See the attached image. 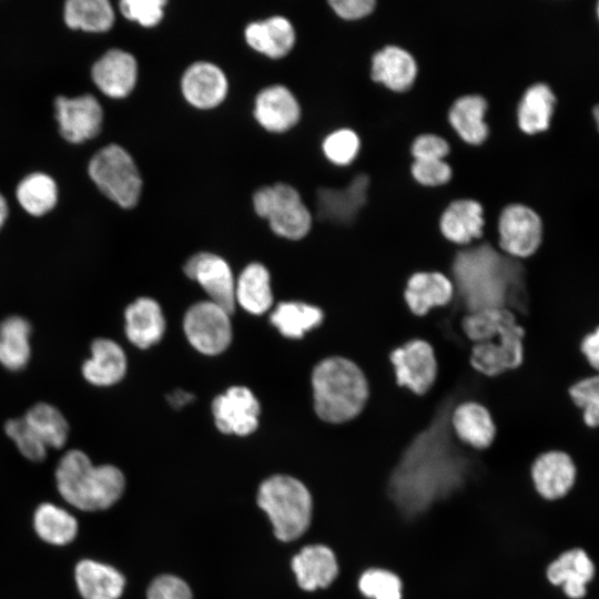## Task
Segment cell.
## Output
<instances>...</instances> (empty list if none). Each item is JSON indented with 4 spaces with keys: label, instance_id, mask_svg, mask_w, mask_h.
I'll return each instance as SVG.
<instances>
[{
    "label": "cell",
    "instance_id": "6da1fadb",
    "mask_svg": "<svg viewBox=\"0 0 599 599\" xmlns=\"http://www.w3.org/2000/svg\"><path fill=\"white\" fill-rule=\"evenodd\" d=\"M461 328L474 345L469 363L489 377L518 368L524 361L525 329L506 308H487L468 313Z\"/></svg>",
    "mask_w": 599,
    "mask_h": 599
},
{
    "label": "cell",
    "instance_id": "7a4b0ae2",
    "mask_svg": "<svg viewBox=\"0 0 599 599\" xmlns=\"http://www.w3.org/2000/svg\"><path fill=\"white\" fill-rule=\"evenodd\" d=\"M517 272L515 262L489 244L459 251L453 263L454 286L458 287L468 313L505 307Z\"/></svg>",
    "mask_w": 599,
    "mask_h": 599
},
{
    "label": "cell",
    "instance_id": "3957f363",
    "mask_svg": "<svg viewBox=\"0 0 599 599\" xmlns=\"http://www.w3.org/2000/svg\"><path fill=\"white\" fill-rule=\"evenodd\" d=\"M55 480L63 499L83 511L110 508L125 489V477L120 468L111 464L93 465L80 449H70L61 457Z\"/></svg>",
    "mask_w": 599,
    "mask_h": 599
},
{
    "label": "cell",
    "instance_id": "277c9868",
    "mask_svg": "<svg viewBox=\"0 0 599 599\" xmlns=\"http://www.w3.org/2000/svg\"><path fill=\"white\" fill-rule=\"evenodd\" d=\"M312 386L317 416L333 424L354 419L369 397L363 370L353 361L341 356L325 358L314 367Z\"/></svg>",
    "mask_w": 599,
    "mask_h": 599
},
{
    "label": "cell",
    "instance_id": "5b68a950",
    "mask_svg": "<svg viewBox=\"0 0 599 599\" xmlns=\"http://www.w3.org/2000/svg\"><path fill=\"white\" fill-rule=\"evenodd\" d=\"M256 500L268 517L275 537L282 541L295 540L311 525V493L292 476L274 475L265 479L258 488Z\"/></svg>",
    "mask_w": 599,
    "mask_h": 599
},
{
    "label": "cell",
    "instance_id": "8992f818",
    "mask_svg": "<svg viewBox=\"0 0 599 599\" xmlns=\"http://www.w3.org/2000/svg\"><path fill=\"white\" fill-rule=\"evenodd\" d=\"M89 175L99 190L123 209L139 202L142 180L131 155L120 145L110 144L90 160Z\"/></svg>",
    "mask_w": 599,
    "mask_h": 599
},
{
    "label": "cell",
    "instance_id": "52a82bcc",
    "mask_svg": "<svg viewBox=\"0 0 599 599\" xmlns=\"http://www.w3.org/2000/svg\"><path fill=\"white\" fill-rule=\"evenodd\" d=\"M252 199L256 214L268 221L275 234L288 240H300L309 232L311 212L292 185L280 182L262 186L255 191Z\"/></svg>",
    "mask_w": 599,
    "mask_h": 599
},
{
    "label": "cell",
    "instance_id": "ba28073f",
    "mask_svg": "<svg viewBox=\"0 0 599 599\" xmlns=\"http://www.w3.org/2000/svg\"><path fill=\"white\" fill-rule=\"evenodd\" d=\"M190 344L205 355L224 352L232 339L230 314L211 301L192 305L183 321Z\"/></svg>",
    "mask_w": 599,
    "mask_h": 599
},
{
    "label": "cell",
    "instance_id": "9c48e42d",
    "mask_svg": "<svg viewBox=\"0 0 599 599\" xmlns=\"http://www.w3.org/2000/svg\"><path fill=\"white\" fill-rule=\"evenodd\" d=\"M396 383L412 393L423 396L437 379L438 363L430 343L414 338L394 348L389 354Z\"/></svg>",
    "mask_w": 599,
    "mask_h": 599
},
{
    "label": "cell",
    "instance_id": "30bf717a",
    "mask_svg": "<svg viewBox=\"0 0 599 599\" xmlns=\"http://www.w3.org/2000/svg\"><path fill=\"white\" fill-rule=\"evenodd\" d=\"M499 247L511 258L534 255L542 242V221L529 206L509 204L498 220Z\"/></svg>",
    "mask_w": 599,
    "mask_h": 599
},
{
    "label": "cell",
    "instance_id": "8fae6325",
    "mask_svg": "<svg viewBox=\"0 0 599 599\" xmlns=\"http://www.w3.org/2000/svg\"><path fill=\"white\" fill-rule=\"evenodd\" d=\"M187 277L197 282L210 301L225 309L230 315L235 308V281L227 262L221 256L200 252L184 264Z\"/></svg>",
    "mask_w": 599,
    "mask_h": 599
},
{
    "label": "cell",
    "instance_id": "7c38bea8",
    "mask_svg": "<svg viewBox=\"0 0 599 599\" xmlns=\"http://www.w3.org/2000/svg\"><path fill=\"white\" fill-rule=\"evenodd\" d=\"M261 407L255 395L244 386H233L216 396L212 414L216 428L223 434L246 436L258 426Z\"/></svg>",
    "mask_w": 599,
    "mask_h": 599
},
{
    "label": "cell",
    "instance_id": "4fadbf2b",
    "mask_svg": "<svg viewBox=\"0 0 599 599\" xmlns=\"http://www.w3.org/2000/svg\"><path fill=\"white\" fill-rule=\"evenodd\" d=\"M54 108L60 134L67 141L81 143L101 131L103 111L93 95L58 97Z\"/></svg>",
    "mask_w": 599,
    "mask_h": 599
},
{
    "label": "cell",
    "instance_id": "5bb4252c",
    "mask_svg": "<svg viewBox=\"0 0 599 599\" xmlns=\"http://www.w3.org/2000/svg\"><path fill=\"white\" fill-rule=\"evenodd\" d=\"M577 467L572 457L562 450L539 454L530 466V478L537 494L546 500L565 497L573 487Z\"/></svg>",
    "mask_w": 599,
    "mask_h": 599
},
{
    "label": "cell",
    "instance_id": "9a60e30c",
    "mask_svg": "<svg viewBox=\"0 0 599 599\" xmlns=\"http://www.w3.org/2000/svg\"><path fill=\"white\" fill-rule=\"evenodd\" d=\"M128 370V357L122 346L112 338L97 337L90 344V356L81 365L83 379L100 388L122 382Z\"/></svg>",
    "mask_w": 599,
    "mask_h": 599
},
{
    "label": "cell",
    "instance_id": "2e32d148",
    "mask_svg": "<svg viewBox=\"0 0 599 599\" xmlns=\"http://www.w3.org/2000/svg\"><path fill=\"white\" fill-rule=\"evenodd\" d=\"M595 577V565L580 547H573L559 554L546 567L549 583L560 587L569 599H582L587 586Z\"/></svg>",
    "mask_w": 599,
    "mask_h": 599
},
{
    "label": "cell",
    "instance_id": "e0dca14e",
    "mask_svg": "<svg viewBox=\"0 0 599 599\" xmlns=\"http://www.w3.org/2000/svg\"><path fill=\"white\" fill-rule=\"evenodd\" d=\"M369 176L356 175L344 189L322 187L317 191V214L323 221L349 224L367 202Z\"/></svg>",
    "mask_w": 599,
    "mask_h": 599
},
{
    "label": "cell",
    "instance_id": "ac0fdd59",
    "mask_svg": "<svg viewBox=\"0 0 599 599\" xmlns=\"http://www.w3.org/2000/svg\"><path fill=\"white\" fill-rule=\"evenodd\" d=\"M181 89L185 100L197 109H212L223 102L229 83L214 63L197 61L183 73Z\"/></svg>",
    "mask_w": 599,
    "mask_h": 599
},
{
    "label": "cell",
    "instance_id": "d6986e66",
    "mask_svg": "<svg viewBox=\"0 0 599 599\" xmlns=\"http://www.w3.org/2000/svg\"><path fill=\"white\" fill-rule=\"evenodd\" d=\"M448 425L461 443L477 450L490 447L497 434L489 409L475 400L461 402L453 408Z\"/></svg>",
    "mask_w": 599,
    "mask_h": 599
},
{
    "label": "cell",
    "instance_id": "ffe728a7",
    "mask_svg": "<svg viewBox=\"0 0 599 599\" xmlns=\"http://www.w3.org/2000/svg\"><path fill=\"white\" fill-rule=\"evenodd\" d=\"M124 334L140 349L158 344L165 332V318L160 304L148 296L131 302L124 309Z\"/></svg>",
    "mask_w": 599,
    "mask_h": 599
},
{
    "label": "cell",
    "instance_id": "44dd1931",
    "mask_svg": "<svg viewBox=\"0 0 599 599\" xmlns=\"http://www.w3.org/2000/svg\"><path fill=\"white\" fill-rule=\"evenodd\" d=\"M455 294L454 282L440 272H416L404 290V300L416 316H425L435 307L448 305Z\"/></svg>",
    "mask_w": 599,
    "mask_h": 599
},
{
    "label": "cell",
    "instance_id": "7402d4cb",
    "mask_svg": "<svg viewBox=\"0 0 599 599\" xmlns=\"http://www.w3.org/2000/svg\"><path fill=\"white\" fill-rule=\"evenodd\" d=\"M92 79L108 97L124 98L136 83V60L126 51L109 50L94 63Z\"/></svg>",
    "mask_w": 599,
    "mask_h": 599
},
{
    "label": "cell",
    "instance_id": "603a6c76",
    "mask_svg": "<svg viewBox=\"0 0 599 599\" xmlns=\"http://www.w3.org/2000/svg\"><path fill=\"white\" fill-rule=\"evenodd\" d=\"M254 116L265 130L282 133L298 122L301 109L290 89L276 84L263 89L257 94Z\"/></svg>",
    "mask_w": 599,
    "mask_h": 599
},
{
    "label": "cell",
    "instance_id": "cb8c5ba5",
    "mask_svg": "<svg viewBox=\"0 0 599 599\" xmlns=\"http://www.w3.org/2000/svg\"><path fill=\"white\" fill-rule=\"evenodd\" d=\"M298 586L306 591L328 587L338 575L334 551L325 545H308L291 562Z\"/></svg>",
    "mask_w": 599,
    "mask_h": 599
},
{
    "label": "cell",
    "instance_id": "d4e9b609",
    "mask_svg": "<svg viewBox=\"0 0 599 599\" xmlns=\"http://www.w3.org/2000/svg\"><path fill=\"white\" fill-rule=\"evenodd\" d=\"M417 64L414 57L397 45H386L372 58L370 77L395 92H404L414 84Z\"/></svg>",
    "mask_w": 599,
    "mask_h": 599
},
{
    "label": "cell",
    "instance_id": "484cf974",
    "mask_svg": "<svg viewBox=\"0 0 599 599\" xmlns=\"http://www.w3.org/2000/svg\"><path fill=\"white\" fill-rule=\"evenodd\" d=\"M484 225L483 206L470 199L451 202L439 220V229L444 237L458 245H467L480 238Z\"/></svg>",
    "mask_w": 599,
    "mask_h": 599
},
{
    "label": "cell",
    "instance_id": "4316f807",
    "mask_svg": "<svg viewBox=\"0 0 599 599\" xmlns=\"http://www.w3.org/2000/svg\"><path fill=\"white\" fill-rule=\"evenodd\" d=\"M244 35L253 50L272 59L286 55L295 43V30L290 20L282 16L251 22Z\"/></svg>",
    "mask_w": 599,
    "mask_h": 599
},
{
    "label": "cell",
    "instance_id": "83f0119b",
    "mask_svg": "<svg viewBox=\"0 0 599 599\" xmlns=\"http://www.w3.org/2000/svg\"><path fill=\"white\" fill-rule=\"evenodd\" d=\"M74 578L84 599H119L125 586L124 576L118 569L91 559L77 564Z\"/></svg>",
    "mask_w": 599,
    "mask_h": 599
},
{
    "label": "cell",
    "instance_id": "f1b7e54d",
    "mask_svg": "<svg viewBox=\"0 0 599 599\" xmlns=\"http://www.w3.org/2000/svg\"><path fill=\"white\" fill-rule=\"evenodd\" d=\"M32 326L21 315H10L0 322V365L10 372L24 369L32 355Z\"/></svg>",
    "mask_w": 599,
    "mask_h": 599
},
{
    "label": "cell",
    "instance_id": "f546056e",
    "mask_svg": "<svg viewBox=\"0 0 599 599\" xmlns=\"http://www.w3.org/2000/svg\"><path fill=\"white\" fill-rule=\"evenodd\" d=\"M487 110L486 100L477 94L458 98L449 109L448 120L457 134L466 142L478 145L488 136V126L485 122Z\"/></svg>",
    "mask_w": 599,
    "mask_h": 599
},
{
    "label": "cell",
    "instance_id": "4dcf8cb0",
    "mask_svg": "<svg viewBox=\"0 0 599 599\" xmlns=\"http://www.w3.org/2000/svg\"><path fill=\"white\" fill-rule=\"evenodd\" d=\"M235 302L254 315L270 309L273 303L271 277L263 264L251 263L242 271L235 283Z\"/></svg>",
    "mask_w": 599,
    "mask_h": 599
},
{
    "label": "cell",
    "instance_id": "1f68e13d",
    "mask_svg": "<svg viewBox=\"0 0 599 599\" xmlns=\"http://www.w3.org/2000/svg\"><path fill=\"white\" fill-rule=\"evenodd\" d=\"M556 97L545 83L530 85L521 97L517 119L520 130L527 134L546 131L554 114Z\"/></svg>",
    "mask_w": 599,
    "mask_h": 599
},
{
    "label": "cell",
    "instance_id": "d6a6232c",
    "mask_svg": "<svg viewBox=\"0 0 599 599\" xmlns=\"http://www.w3.org/2000/svg\"><path fill=\"white\" fill-rule=\"evenodd\" d=\"M22 418L48 448L60 449L67 444L70 426L57 406L38 402L29 407Z\"/></svg>",
    "mask_w": 599,
    "mask_h": 599
},
{
    "label": "cell",
    "instance_id": "836d02e7",
    "mask_svg": "<svg viewBox=\"0 0 599 599\" xmlns=\"http://www.w3.org/2000/svg\"><path fill=\"white\" fill-rule=\"evenodd\" d=\"M324 318L321 308L303 302H282L271 314L272 325L287 338H301Z\"/></svg>",
    "mask_w": 599,
    "mask_h": 599
},
{
    "label": "cell",
    "instance_id": "e575fe53",
    "mask_svg": "<svg viewBox=\"0 0 599 599\" xmlns=\"http://www.w3.org/2000/svg\"><path fill=\"white\" fill-rule=\"evenodd\" d=\"M37 535L45 542L64 546L73 541L78 532L77 519L53 504H41L33 515Z\"/></svg>",
    "mask_w": 599,
    "mask_h": 599
},
{
    "label": "cell",
    "instance_id": "d590c367",
    "mask_svg": "<svg viewBox=\"0 0 599 599\" xmlns=\"http://www.w3.org/2000/svg\"><path fill=\"white\" fill-rule=\"evenodd\" d=\"M64 21L71 29L104 32L114 22V12L106 0H69L64 6Z\"/></svg>",
    "mask_w": 599,
    "mask_h": 599
},
{
    "label": "cell",
    "instance_id": "8d00e7d4",
    "mask_svg": "<svg viewBox=\"0 0 599 599\" xmlns=\"http://www.w3.org/2000/svg\"><path fill=\"white\" fill-rule=\"evenodd\" d=\"M17 199L29 214L41 216L55 206L58 187L51 176L44 173H32L19 183Z\"/></svg>",
    "mask_w": 599,
    "mask_h": 599
},
{
    "label": "cell",
    "instance_id": "74e56055",
    "mask_svg": "<svg viewBox=\"0 0 599 599\" xmlns=\"http://www.w3.org/2000/svg\"><path fill=\"white\" fill-rule=\"evenodd\" d=\"M358 589L369 599H402L403 581L388 569L369 568L358 579Z\"/></svg>",
    "mask_w": 599,
    "mask_h": 599
},
{
    "label": "cell",
    "instance_id": "f35d334b",
    "mask_svg": "<svg viewBox=\"0 0 599 599\" xmlns=\"http://www.w3.org/2000/svg\"><path fill=\"white\" fill-rule=\"evenodd\" d=\"M3 429L23 457L37 463L45 458L48 447L22 417L8 419Z\"/></svg>",
    "mask_w": 599,
    "mask_h": 599
},
{
    "label": "cell",
    "instance_id": "ab89813d",
    "mask_svg": "<svg viewBox=\"0 0 599 599\" xmlns=\"http://www.w3.org/2000/svg\"><path fill=\"white\" fill-rule=\"evenodd\" d=\"M568 393L573 404L582 410L585 424L596 428L599 423V378L597 375L573 383Z\"/></svg>",
    "mask_w": 599,
    "mask_h": 599
},
{
    "label": "cell",
    "instance_id": "60d3db41",
    "mask_svg": "<svg viewBox=\"0 0 599 599\" xmlns=\"http://www.w3.org/2000/svg\"><path fill=\"white\" fill-rule=\"evenodd\" d=\"M361 141L351 129H339L329 133L323 141L325 156L336 165H347L357 156Z\"/></svg>",
    "mask_w": 599,
    "mask_h": 599
},
{
    "label": "cell",
    "instance_id": "b9f144b4",
    "mask_svg": "<svg viewBox=\"0 0 599 599\" xmlns=\"http://www.w3.org/2000/svg\"><path fill=\"white\" fill-rule=\"evenodd\" d=\"M163 0H123L120 2L122 14L143 27H154L163 18Z\"/></svg>",
    "mask_w": 599,
    "mask_h": 599
},
{
    "label": "cell",
    "instance_id": "7bdbcfd3",
    "mask_svg": "<svg viewBox=\"0 0 599 599\" xmlns=\"http://www.w3.org/2000/svg\"><path fill=\"white\" fill-rule=\"evenodd\" d=\"M410 171L413 177L426 186L443 185L451 177V169L444 160H415Z\"/></svg>",
    "mask_w": 599,
    "mask_h": 599
},
{
    "label": "cell",
    "instance_id": "ee69618b",
    "mask_svg": "<svg viewBox=\"0 0 599 599\" xmlns=\"http://www.w3.org/2000/svg\"><path fill=\"white\" fill-rule=\"evenodd\" d=\"M148 599H193L189 585L173 575H161L153 579L146 591Z\"/></svg>",
    "mask_w": 599,
    "mask_h": 599
},
{
    "label": "cell",
    "instance_id": "f6af8a7d",
    "mask_svg": "<svg viewBox=\"0 0 599 599\" xmlns=\"http://www.w3.org/2000/svg\"><path fill=\"white\" fill-rule=\"evenodd\" d=\"M449 153L448 142L436 134H422L412 145L415 160H443Z\"/></svg>",
    "mask_w": 599,
    "mask_h": 599
},
{
    "label": "cell",
    "instance_id": "bcb514c9",
    "mask_svg": "<svg viewBox=\"0 0 599 599\" xmlns=\"http://www.w3.org/2000/svg\"><path fill=\"white\" fill-rule=\"evenodd\" d=\"M328 3L345 20L362 19L372 13L376 6L374 0H331Z\"/></svg>",
    "mask_w": 599,
    "mask_h": 599
},
{
    "label": "cell",
    "instance_id": "7dc6e473",
    "mask_svg": "<svg viewBox=\"0 0 599 599\" xmlns=\"http://www.w3.org/2000/svg\"><path fill=\"white\" fill-rule=\"evenodd\" d=\"M580 351L588 364L597 370L599 367V333L597 327L582 337Z\"/></svg>",
    "mask_w": 599,
    "mask_h": 599
},
{
    "label": "cell",
    "instance_id": "c3c4849f",
    "mask_svg": "<svg viewBox=\"0 0 599 599\" xmlns=\"http://www.w3.org/2000/svg\"><path fill=\"white\" fill-rule=\"evenodd\" d=\"M192 398L193 396L183 389L182 390L176 389L172 392L170 395H167V400L171 404V406L174 408L183 407L184 405L190 403Z\"/></svg>",
    "mask_w": 599,
    "mask_h": 599
},
{
    "label": "cell",
    "instance_id": "681fc988",
    "mask_svg": "<svg viewBox=\"0 0 599 599\" xmlns=\"http://www.w3.org/2000/svg\"><path fill=\"white\" fill-rule=\"evenodd\" d=\"M7 216H8V205L4 197L0 193V230L6 223Z\"/></svg>",
    "mask_w": 599,
    "mask_h": 599
},
{
    "label": "cell",
    "instance_id": "f907efd6",
    "mask_svg": "<svg viewBox=\"0 0 599 599\" xmlns=\"http://www.w3.org/2000/svg\"><path fill=\"white\" fill-rule=\"evenodd\" d=\"M593 116H595L596 123H598V106L597 105L593 108Z\"/></svg>",
    "mask_w": 599,
    "mask_h": 599
}]
</instances>
